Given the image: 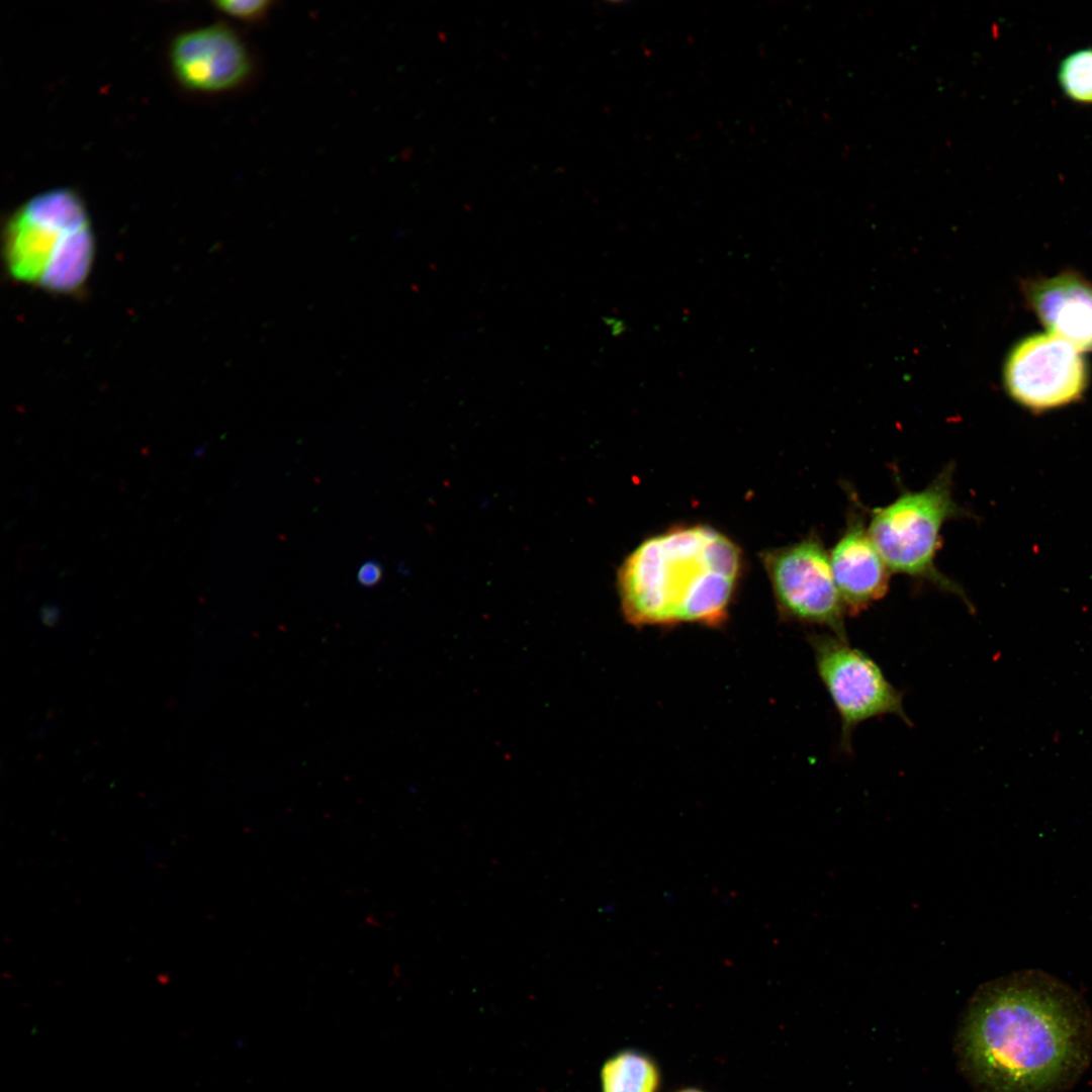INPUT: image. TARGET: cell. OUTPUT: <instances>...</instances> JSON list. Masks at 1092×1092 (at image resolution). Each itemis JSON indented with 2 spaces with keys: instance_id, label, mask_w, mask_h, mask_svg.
Wrapping results in <instances>:
<instances>
[{
  "instance_id": "obj_2",
  "label": "cell",
  "mask_w": 1092,
  "mask_h": 1092,
  "mask_svg": "<svg viewBox=\"0 0 1092 1092\" xmlns=\"http://www.w3.org/2000/svg\"><path fill=\"white\" fill-rule=\"evenodd\" d=\"M741 568L740 549L719 531L704 525L669 529L643 541L619 568L623 615L636 626H720Z\"/></svg>"
},
{
  "instance_id": "obj_6",
  "label": "cell",
  "mask_w": 1092,
  "mask_h": 1092,
  "mask_svg": "<svg viewBox=\"0 0 1092 1092\" xmlns=\"http://www.w3.org/2000/svg\"><path fill=\"white\" fill-rule=\"evenodd\" d=\"M762 562L784 617L825 627L847 640V613L834 581L829 552L816 534L764 552Z\"/></svg>"
},
{
  "instance_id": "obj_3",
  "label": "cell",
  "mask_w": 1092,
  "mask_h": 1092,
  "mask_svg": "<svg viewBox=\"0 0 1092 1092\" xmlns=\"http://www.w3.org/2000/svg\"><path fill=\"white\" fill-rule=\"evenodd\" d=\"M85 202L71 188H51L8 217L2 255L16 281L61 295L79 293L93 267L96 244Z\"/></svg>"
},
{
  "instance_id": "obj_14",
  "label": "cell",
  "mask_w": 1092,
  "mask_h": 1092,
  "mask_svg": "<svg viewBox=\"0 0 1092 1092\" xmlns=\"http://www.w3.org/2000/svg\"><path fill=\"white\" fill-rule=\"evenodd\" d=\"M383 569L376 560L365 561L357 571V582L364 587H372L380 582Z\"/></svg>"
},
{
  "instance_id": "obj_1",
  "label": "cell",
  "mask_w": 1092,
  "mask_h": 1092,
  "mask_svg": "<svg viewBox=\"0 0 1092 1092\" xmlns=\"http://www.w3.org/2000/svg\"><path fill=\"white\" fill-rule=\"evenodd\" d=\"M954 1052L976 1092H1066L1092 1061V1013L1060 979L1017 971L974 993Z\"/></svg>"
},
{
  "instance_id": "obj_13",
  "label": "cell",
  "mask_w": 1092,
  "mask_h": 1092,
  "mask_svg": "<svg viewBox=\"0 0 1092 1092\" xmlns=\"http://www.w3.org/2000/svg\"><path fill=\"white\" fill-rule=\"evenodd\" d=\"M224 14L244 21H255L267 13L272 2L265 0H222L213 2Z\"/></svg>"
},
{
  "instance_id": "obj_10",
  "label": "cell",
  "mask_w": 1092,
  "mask_h": 1092,
  "mask_svg": "<svg viewBox=\"0 0 1092 1092\" xmlns=\"http://www.w3.org/2000/svg\"><path fill=\"white\" fill-rule=\"evenodd\" d=\"M1029 306L1053 334L1081 352H1092V284L1065 272L1026 285Z\"/></svg>"
},
{
  "instance_id": "obj_15",
  "label": "cell",
  "mask_w": 1092,
  "mask_h": 1092,
  "mask_svg": "<svg viewBox=\"0 0 1092 1092\" xmlns=\"http://www.w3.org/2000/svg\"><path fill=\"white\" fill-rule=\"evenodd\" d=\"M59 616V609L56 606H44L40 611V618L47 625L56 623Z\"/></svg>"
},
{
  "instance_id": "obj_11",
  "label": "cell",
  "mask_w": 1092,
  "mask_h": 1092,
  "mask_svg": "<svg viewBox=\"0 0 1092 1092\" xmlns=\"http://www.w3.org/2000/svg\"><path fill=\"white\" fill-rule=\"evenodd\" d=\"M659 1084L655 1062L633 1050L617 1053L601 1070L602 1092H657Z\"/></svg>"
},
{
  "instance_id": "obj_17",
  "label": "cell",
  "mask_w": 1092,
  "mask_h": 1092,
  "mask_svg": "<svg viewBox=\"0 0 1092 1092\" xmlns=\"http://www.w3.org/2000/svg\"><path fill=\"white\" fill-rule=\"evenodd\" d=\"M194 453H195V454H194L195 456H197V455H201V454L203 453V447H200V448H199L198 450H196V451H195Z\"/></svg>"
},
{
  "instance_id": "obj_7",
  "label": "cell",
  "mask_w": 1092,
  "mask_h": 1092,
  "mask_svg": "<svg viewBox=\"0 0 1092 1092\" xmlns=\"http://www.w3.org/2000/svg\"><path fill=\"white\" fill-rule=\"evenodd\" d=\"M1082 353L1053 334L1030 335L1018 342L1006 359V390L1019 404L1037 412L1074 402L1088 383Z\"/></svg>"
},
{
  "instance_id": "obj_12",
  "label": "cell",
  "mask_w": 1092,
  "mask_h": 1092,
  "mask_svg": "<svg viewBox=\"0 0 1092 1092\" xmlns=\"http://www.w3.org/2000/svg\"><path fill=\"white\" fill-rule=\"evenodd\" d=\"M1059 81L1066 94L1078 101L1092 102V49L1077 51L1063 60Z\"/></svg>"
},
{
  "instance_id": "obj_5",
  "label": "cell",
  "mask_w": 1092,
  "mask_h": 1092,
  "mask_svg": "<svg viewBox=\"0 0 1092 1092\" xmlns=\"http://www.w3.org/2000/svg\"><path fill=\"white\" fill-rule=\"evenodd\" d=\"M808 639L818 675L840 719L842 752L851 753L854 729L872 718L894 715L912 725L902 693L869 654L834 634H812Z\"/></svg>"
},
{
  "instance_id": "obj_16",
  "label": "cell",
  "mask_w": 1092,
  "mask_h": 1092,
  "mask_svg": "<svg viewBox=\"0 0 1092 1092\" xmlns=\"http://www.w3.org/2000/svg\"><path fill=\"white\" fill-rule=\"evenodd\" d=\"M677 1092H704V1091L700 1090L698 1088H685V1089L678 1090Z\"/></svg>"
},
{
  "instance_id": "obj_4",
  "label": "cell",
  "mask_w": 1092,
  "mask_h": 1092,
  "mask_svg": "<svg viewBox=\"0 0 1092 1092\" xmlns=\"http://www.w3.org/2000/svg\"><path fill=\"white\" fill-rule=\"evenodd\" d=\"M953 472L949 464L924 488L904 490L890 504L873 509L868 530L892 573L925 580L973 609L963 587L935 563L943 525L965 515L953 496Z\"/></svg>"
},
{
  "instance_id": "obj_9",
  "label": "cell",
  "mask_w": 1092,
  "mask_h": 1092,
  "mask_svg": "<svg viewBox=\"0 0 1092 1092\" xmlns=\"http://www.w3.org/2000/svg\"><path fill=\"white\" fill-rule=\"evenodd\" d=\"M829 559L847 614L861 613L887 594L892 572L874 544L858 506L850 508Z\"/></svg>"
},
{
  "instance_id": "obj_8",
  "label": "cell",
  "mask_w": 1092,
  "mask_h": 1092,
  "mask_svg": "<svg viewBox=\"0 0 1092 1092\" xmlns=\"http://www.w3.org/2000/svg\"><path fill=\"white\" fill-rule=\"evenodd\" d=\"M173 74L185 88L220 92L246 81L251 60L241 38L222 24H212L178 34L170 48Z\"/></svg>"
}]
</instances>
